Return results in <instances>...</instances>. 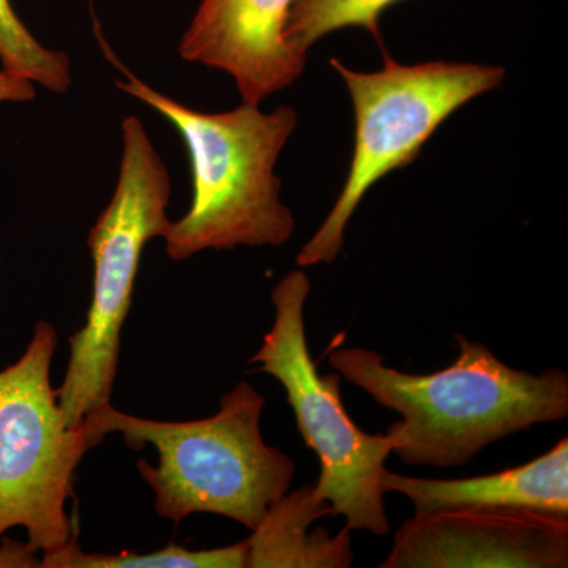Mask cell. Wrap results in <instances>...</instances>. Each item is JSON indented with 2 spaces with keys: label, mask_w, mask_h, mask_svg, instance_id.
I'll return each mask as SVG.
<instances>
[{
  "label": "cell",
  "mask_w": 568,
  "mask_h": 568,
  "mask_svg": "<svg viewBox=\"0 0 568 568\" xmlns=\"http://www.w3.org/2000/svg\"><path fill=\"white\" fill-rule=\"evenodd\" d=\"M454 365L429 375L398 372L365 347L332 351L328 364L381 406L402 414L386 435L410 466L458 467L530 426L568 416V375L510 368L487 346L455 335Z\"/></svg>",
  "instance_id": "1"
},
{
  "label": "cell",
  "mask_w": 568,
  "mask_h": 568,
  "mask_svg": "<svg viewBox=\"0 0 568 568\" xmlns=\"http://www.w3.org/2000/svg\"><path fill=\"white\" fill-rule=\"evenodd\" d=\"M104 50L123 74L118 89L162 114L189 151L193 200L163 237L168 256L185 261L204 250L286 244L295 220L280 200L275 164L297 126L293 108L268 114L245 103L227 112L192 110L142 82Z\"/></svg>",
  "instance_id": "2"
},
{
  "label": "cell",
  "mask_w": 568,
  "mask_h": 568,
  "mask_svg": "<svg viewBox=\"0 0 568 568\" xmlns=\"http://www.w3.org/2000/svg\"><path fill=\"white\" fill-rule=\"evenodd\" d=\"M264 396L242 381L220 399L215 416L192 422H160L129 416L111 403L82 422L89 450L121 433L126 446L156 448L159 465L136 463L155 493V510L179 525L193 514L234 519L254 530L268 508L286 495L294 459L267 446L261 435Z\"/></svg>",
  "instance_id": "3"
},
{
  "label": "cell",
  "mask_w": 568,
  "mask_h": 568,
  "mask_svg": "<svg viewBox=\"0 0 568 568\" xmlns=\"http://www.w3.org/2000/svg\"><path fill=\"white\" fill-rule=\"evenodd\" d=\"M122 145L114 194L89 231L93 290L88 321L70 338L69 366L55 390L71 429L80 428L91 410L111 403L122 325L132 308L142 252L171 226L170 173L136 115L123 119Z\"/></svg>",
  "instance_id": "4"
},
{
  "label": "cell",
  "mask_w": 568,
  "mask_h": 568,
  "mask_svg": "<svg viewBox=\"0 0 568 568\" xmlns=\"http://www.w3.org/2000/svg\"><path fill=\"white\" fill-rule=\"evenodd\" d=\"M383 58V70L373 73H358L331 59L353 99L354 155L334 209L297 254L298 267L334 263L366 192L392 171L413 163L440 123L506 78L503 67L443 61L403 65L387 51Z\"/></svg>",
  "instance_id": "5"
},
{
  "label": "cell",
  "mask_w": 568,
  "mask_h": 568,
  "mask_svg": "<svg viewBox=\"0 0 568 568\" xmlns=\"http://www.w3.org/2000/svg\"><path fill=\"white\" fill-rule=\"evenodd\" d=\"M310 291L312 283L301 268L276 283L274 325L250 362L260 364L257 373L282 384L306 447L320 458V477L313 484L316 499L331 506L332 517H345L351 530L386 537L392 529L381 476L394 452V439L362 432L343 406L342 376L317 372L305 332Z\"/></svg>",
  "instance_id": "6"
},
{
  "label": "cell",
  "mask_w": 568,
  "mask_h": 568,
  "mask_svg": "<svg viewBox=\"0 0 568 568\" xmlns=\"http://www.w3.org/2000/svg\"><path fill=\"white\" fill-rule=\"evenodd\" d=\"M58 332L36 324L20 361L0 372V537L24 528L33 552H52L73 540L67 503L74 470L89 450L71 429L52 390L50 369Z\"/></svg>",
  "instance_id": "7"
},
{
  "label": "cell",
  "mask_w": 568,
  "mask_h": 568,
  "mask_svg": "<svg viewBox=\"0 0 568 568\" xmlns=\"http://www.w3.org/2000/svg\"><path fill=\"white\" fill-rule=\"evenodd\" d=\"M568 515L526 508L422 511L396 530L381 568H566Z\"/></svg>",
  "instance_id": "8"
},
{
  "label": "cell",
  "mask_w": 568,
  "mask_h": 568,
  "mask_svg": "<svg viewBox=\"0 0 568 568\" xmlns=\"http://www.w3.org/2000/svg\"><path fill=\"white\" fill-rule=\"evenodd\" d=\"M295 0H203L179 43L186 62L224 71L242 102L260 106L304 73L306 55L284 39Z\"/></svg>",
  "instance_id": "9"
},
{
  "label": "cell",
  "mask_w": 568,
  "mask_h": 568,
  "mask_svg": "<svg viewBox=\"0 0 568 568\" xmlns=\"http://www.w3.org/2000/svg\"><path fill=\"white\" fill-rule=\"evenodd\" d=\"M384 491L406 496L422 511L444 508H526L568 515V439L526 465L500 473L458 480L418 478L384 470Z\"/></svg>",
  "instance_id": "10"
},
{
  "label": "cell",
  "mask_w": 568,
  "mask_h": 568,
  "mask_svg": "<svg viewBox=\"0 0 568 568\" xmlns=\"http://www.w3.org/2000/svg\"><path fill=\"white\" fill-rule=\"evenodd\" d=\"M332 515L331 506L313 495V484L284 495L268 508L245 540L246 568H346L353 564L351 530L332 536L325 528L310 532L316 519Z\"/></svg>",
  "instance_id": "11"
},
{
  "label": "cell",
  "mask_w": 568,
  "mask_h": 568,
  "mask_svg": "<svg viewBox=\"0 0 568 568\" xmlns=\"http://www.w3.org/2000/svg\"><path fill=\"white\" fill-rule=\"evenodd\" d=\"M246 544L215 549H190L166 547L159 551L138 555H91L71 540L67 547L44 552L40 568H242L245 567Z\"/></svg>",
  "instance_id": "12"
},
{
  "label": "cell",
  "mask_w": 568,
  "mask_h": 568,
  "mask_svg": "<svg viewBox=\"0 0 568 568\" xmlns=\"http://www.w3.org/2000/svg\"><path fill=\"white\" fill-rule=\"evenodd\" d=\"M396 2L399 0H295L284 39L302 55L327 33L345 28H364L383 44L379 18Z\"/></svg>",
  "instance_id": "13"
},
{
  "label": "cell",
  "mask_w": 568,
  "mask_h": 568,
  "mask_svg": "<svg viewBox=\"0 0 568 568\" xmlns=\"http://www.w3.org/2000/svg\"><path fill=\"white\" fill-rule=\"evenodd\" d=\"M0 63L50 92L67 93L73 84L69 55L43 47L22 24L10 0H0Z\"/></svg>",
  "instance_id": "14"
},
{
  "label": "cell",
  "mask_w": 568,
  "mask_h": 568,
  "mask_svg": "<svg viewBox=\"0 0 568 568\" xmlns=\"http://www.w3.org/2000/svg\"><path fill=\"white\" fill-rule=\"evenodd\" d=\"M37 89L32 81L0 69V104L28 103L36 100Z\"/></svg>",
  "instance_id": "15"
},
{
  "label": "cell",
  "mask_w": 568,
  "mask_h": 568,
  "mask_svg": "<svg viewBox=\"0 0 568 568\" xmlns=\"http://www.w3.org/2000/svg\"><path fill=\"white\" fill-rule=\"evenodd\" d=\"M0 567L40 568V560L36 559V552L28 545L3 540L2 548H0Z\"/></svg>",
  "instance_id": "16"
}]
</instances>
